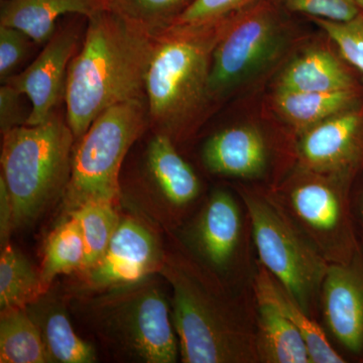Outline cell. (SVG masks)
Here are the masks:
<instances>
[{"label": "cell", "mask_w": 363, "mask_h": 363, "mask_svg": "<svg viewBox=\"0 0 363 363\" xmlns=\"http://www.w3.org/2000/svg\"><path fill=\"white\" fill-rule=\"evenodd\" d=\"M159 274L173 291L182 362L259 363L253 288L229 286L185 250L164 255Z\"/></svg>", "instance_id": "6da1fadb"}, {"label": "cell", "mask_w": 363, "mask_h": 363, "mask_svg": "<svg viewBox=\"0 0 363 363\" xmlns=\"http://www.w3.org/2000/svg\"><path fill=\"white\" fill-rule=\"evenodd\" d=\"M157 35L111 11L88 18L82 47L67 74L66 121L76 140L117 104L145 97Z\"/></svg>", "instance_id": "7a4b0ae2"}, {"label": "cell", "mask_w": 363, "mask_h": 363, "mask_svg": "<svg viewBox=\"0 0 363 363\" xmlns=\"http://www.w3.org/2000/svg\"><path fill=\"white\" fill-rule=\"evenodd\" d=\"M230 18L209 25L169 26L157 33L145 81L149 121L157 133L180 142L201 125L214 104L209 90L214 50Z\"/></svg>", "instance_id": "3957f363"}, {"label": "cell", "mask_w": 363, "mask_h": 363, "mask_svg": "<svg viewBox=\"0 0 363 363\" xmlns=\"http://www.w3.org/2000/svg\"><path fill=\"white\" fill-rule=\"evenodd\" d=\"M76 138L58 114L2 133L1 177L13 203V229L35 220L70 180Z\"/></svg>", "instance_id": "277c9868"}, {"label": "cell", "mask_w": 363, "mask_h": 363, "mask_svg": "<svg viewBox=\"0 0 363 363\" xmlns=\"http://www.w3.org/2000/svg\"><path fill=\"white\" fill-rule=\"evenodd\" d=\"M83 311L100 337L147 363H173L180 354L171 307L152 276L98 291Z\"/></svg>", "instance_id": "5b68a950"}, {"label": "cell", "mask_w": 363, "mask_h": 363, "mask_svg": "<svg viewBox=\"0 0 363 363\" xmlns=\"http://www.w3.org/2000/svg\"><path fill=\"white\" fill-rule=\"evenodd\" d=\"M231 186L247 205L259 264L308 314L319 320L320 293L330 264L306 238L272 189Z\"/></svg>", "instance_id": "8992f818"}, {"label": "cell", "mask_w": 363, "mask_h": 363, "mask_svg": "<svg viewBox=\"0 0 363 363\" xmlns=\"http://www.w3.org/2000/svg\"><path fill=\"white\" fill-rule=\"evenodd\" d=\"M147 123V98L117 104L95 119L74 150L64 194L69 213L86 203L117 202L123 160Z\"/></svg>", "instance_id": "52a82bcc"}, {"label": "cell", "mask_w": 363, "mask_h": 363, "mask_svg": "<svg viewBox=\"0 0 363 363\" xmlns=\"http://www.w3.org/2000/svg\"><path fill=\"white\" fill-rule=\"evenodd\" d=\"M352 186L296 164L274 193L329 264H347L360 250Z\"/></svg>", "instance_id": "ba28073f"}, {"label": "cell", "mask_w": 363, "mask_h": 363, "mask_svg": "<svg viewBox=\"0 0 363 363\" xmlns=\"http://www.w3.org/2000/svg\"><path fill=\"white\" fill-rule=\"evenodd\" d=\"M186 252L236 289L253 288L257 257L247 205L233 187L210 192L189 226Z\"/></svg>", "instance_id": "9c48e42d"}, {"label": "cell", "mask_w": 363, "mask_h": 363, "mask_svg": "<svg viewBox=\"0 0 363 363\" xmlns=\"http://www.w3.org/2000/svg\"><path fill=\"white\" fill-rule=\"evenodd\" d=\"M274 2L260 0L231 16L213 52L209 80L212 101L255 77L288 45L290 33Z\"/></svg>", "instance_id": "30bf717a"}, {"label": "cell", "mask_w": 363, "mask_h": 363, "mask_svg": "<svg viewBox=\"0 0 363 363\" xmlns=\"http://www.w3.org/2000/svg\"><path fill=\"white\" fill-rule=\"evenodd\" d=\"M201 160L208 173L231 185L274 190L297 164L296 138L283 130L269 133L255 123H236L205 140Z\"/></svg>", "instance_id": "8fae6325"}, {"label": "cell", "mask_w": 363, "mask_h": 363, "mask_svg": "<svg viewBox=\"0 0 363 363\" xmlns=\"http://www.w3.org/2000/svg\"><path fill=\"white\" fill-rule=\"evenodd\" d=\"M297 166L354 186L363 177V101L296 138Z\"/></svg>", "instance_id": "7c38bea8"}, {"label": "cell", "mask_w": 363, "mask_h": 363, "mask_svg": "<svg viewBox=\"0 0 363 363\" xmlns=\"http://www.w3.org/2000/svg\"><path fill=\"white\" fill-rule=\"evenodd\" d=\"M319 321L347 362L363 363V252L330 264L322 284Z\"/></svg>", "instance_id": "4fadbf2b"}, {"label": "cell", "mask_w": 363, "mask_h": 363, "mask_svg": "<svg viewBox=\"0 0 363 363\" xmlns=\"http://www.w3.org/2000/svg\"><path fill=\"white\" fill-rule=\"evenodd\" d=\"M164 257L147 227L135 219L124 218L104 257L82 272L83 278L93 291L133 283L159 272Z\"/></svg>", "instance_id": "5bb4252c"}, {"label": "cell", "mask_w": 363, "mask_h": 363, "mask_svg": "<svg viewBox=\"0 0 363 363\" xmlns=\"http://www.w3.org/2000/svg\"><path fill=\"white\" fill-rule=\"evenodd\" d=\"M79 40L77 28L65 26L57 30L37 59L4 82L30 99L32 111L26 125L45 123L54 113L60 99L65 97L67 74L77 52Z\"/></svg>", "instance_id": "9a60e30c"}, {"label": "cell", "mask_w": 363, "mask_h": 363, "mask_svg": "<svg viewBox=\"0 0 363 363\" xmlns=\"http://www.w3.org/2000/svg\"><path fill=\"white\" fill-rule=\"evenodd\" d=\"M362 87L363 76L334 44L305 48L286 64L274 83V91L284 92H336Z\"/></svg>", "instance_id": "2e32d148"}, {"label": "cell", "mask_w": 363, "mask_h": 363, "mask_svg": "<svg viewBox=\"0 0 363 363\" xmlns=\"http://www.w3.org/2000/svg\"><path fill=\"white\" fill-rule=\"evenodd\" d=\"M259 363H311L304 339L277 304L267 286L266 269L257 260L253 279Z\"/></svg>", "instance_id": "e0dca14e"}, {"label": "cell", "mask_w": 363, "mask_h": 363, "mask_svg": "<svg viewBox=\"0 0 363 363\" xmlns=\"http://www.w3.org/2000/svg\"><path fill=\"white\" fill-rule=\"evenodd\" d=\"M363 101V87L336 92L274 91L271 109L281 128L297 138L341 112Z\"/></svg>", "instance_id": "ac0fdd59"}, {"label": "cell", "mask_w": 363, "mask_h": 363, "mask_svg": "<svg viewBox=\"0 0 363 363\" xmlns=\"http://www.w3.org/2000/svg\"><path fill=\"white\" fill-rule=\"evenodd\" d=\"M147 166L162 197L177 211H187L201 197V180L179 154L171 136L155 135L147 145Z\"/></svg>", "instance_id": "d6986e66"}, {"label": "cell", "mask_w": 363, "mask_h": 363, "mask_svg": "<svg viewBox=\"0 0 363 363\" xmlns=\"http://www.w3.org/2000/svg\"><path fill=\"white\" fill-rule=\"evenodd\" d=\"M104 9V0H2L0 26L26 33L33 43L45 44L65 14L90 18Z\"/></svg>", "instance_id": "ffe728a7"}, {"label": "cell", "mask_w": 363, "mask_h": 363, "mask_svg": "<svg viewBox=\"0 0 363 363\" xmlns=\"http://www.w3.org/2000/svg\"><path fill=\"white\" fill-rule=\"evenodd\" d=\"M39 327L51 362L92 363L96 360L94 348L79 337L61 305L39 300L26 307Z\"/></svg>", "instance_id": "44dd1931"}, {"label": "cell", "mask_w": 363, "mask_h": 363, "mask_svg": "<svg viewBox=\"0 0 363 363\" xmlns=\"http://www.w3.org/2000/svg\"><path fill=\"white\" fill-rule=\"evenodd\" d=\"M0 362H51L39 327L26 308L0 313Z\"/></svg>", "instance_id": "7402d4cb"}, {"label": "cell", "mask_w": 363, "mask_h": 363, "mask_svg": "<svg viewBox=\"0 0 363 363\" xmlns=\"http://www.w3.org/2000/svg\"><path fill=\"white\" fill-rule=\"evenodd\" d=\"M48 293L40 271L13 245L2 247L0 257V309L26 308Z\"/></svg>", "instance_id": "603a6c76"}, {"label": "cell", "mask_w": 363, "mask_h": 363, "mask_svg": "<svg viewBox=\"0 0 363 363\" xmlns=\"http://www.w3.org/2000/svg\"><path fill=\"white\" fill-rule=\"evenodd\" d=\"M266 279L272 298L304 339L311 363H347L331 343L319 320L308 314L267 269Z\"/></svg>", "instance_id": "cb8c5ba5"}, {"label": "cell", "mask_w": 363, "mask_h": 363, "mask_svg": "<svg viewBox=\"0 0 363 363\" xmlns=\"http://www.w3.org/2000/svg\"><path fill=\"white\" fill-rule=\"evenodd\" d=\"M52 231L45 243L44 259L40 276L45 290L60 274L82 271L85 264L84 238L80 226L73 216Z\"/></svg>", "instance_id": "d4e9b609"}, {"label": "cell", "mask_w": 363, "mask_h": 363, "mask_svg": "<svg viewBox=\"0 0 363 363\" xmlns=\"http://www.w3.org/2000/svg\"><path fill=\"white\" fill-rule=\"evenodd\" d=\"M111 201L86 203L69 215L77 220L84 238L86 257L81 272L99 262L111 245L121 219L116 204Z\"/></svg>", "instance_id": "484cf974"}, {"label": "cell", "mask_w": 363, "mask_h": 363, "mask_svg": "<svg viewBox=\"0 0 363 363\" xmlns=\"http://www.w3.org/2000/svg\"><path fill=\"white\" fill-rule=\"evenodd\" d=\"M104 9L152 35L169 28L195 0H104Z\"/></svg>", "instance_id": "4316f807"}, {"label": "cell", "mask_w": 363, "mask_h": 363, "mask_svg": "<svg viewBox=\"0 0 363 363\" xmlns=\"http://www.w3.org/2000/svg\"><path fill=\"white\" fill-rule=\"evenodd\" d=\"M336 45L344 59L363 76V14L347 23L312 18Z\"/></svg>", "instance_id": "83f0119b"}, {"label": "cell", "mask_w": 363, "mask_h": 363, "mask_svg": "<svg viewBox=\"0 0 363 363\" xmlns=\"http://www.w3.org/2000/svg\"><path fill=\"white\" fill-rule=\"evenodd\" d=\"M260 0H195L169 26H196L217 23Z\"/></svg>", "instance_id": "f1b7e54d"}, {"label": "cell", "mask_w": 363, "mask_h": 363, "mask_svg": "<svg viewBox=\"0 0 363 363\" xmlns=\"http://www.w3.org/2000/svg\"><path fill=\"white\" fill-rule=\"evenodd\" d=\"M292 13L307 14L334 23H347L359 16L354 0H274Z\"/></svg>", "instance_id": "f546056e"}, {"label": "cell", "mask_w": 363, "mask_h": 363, "mask_svg": "<svg viewBox=\"0 0 363 363\" xmlns=\"http://www.w3.org/2000/svg\"><path fill=\"white\" fill-rule=\"evenodd\" d=\"M30 38L11 26H0V81L6 82L13 76L28 52Z\"/></svg>", "instance_id": "4dcf8cb0"}, {"label": "cell", "mask_w": 363, "mask_h": 363, "mask_svg": "<svg viewBox=\"0 0 363 363\" xmlns=\"http://www.w3.org/2000/svg\"><path fill=\"white\" fill-rule=\"evenodd\" d=\"M25 96L13 86L4 83L0 87V130L1 133L26 125L28 116L21 104V97Z\"/></svg>", "instance_id": "1f68e13d"}, {"label": "cell", "mask_w": 363, "mask_h": 363, "mask_svg": "<svg viewBox=\"0 0 363 363\" xmlns=\"http://www.w3.org/2000/svg\"><path fill=\"white\" fill-rule=\"evenodd\" d=\"M13 230V203L4 178L0 176V238L1 247L9 243V234Z\"/></svg>", "instance_id": "d6a6232c"}, {"label": "cell", "mask_w": 363, "mask_h": 363, "mask_svg": "<svg viewBox=\"0 0 363 363\" xmlns=\"http://www.w3.org/2000/svg\"><path fill=\"white\" fill-rule=\"evenodd\" d=\"M353 219L357 229L358 241L363 252V177L354 184L351 192Z\"/></svg>", "instance_id": "836d02e7"}, {"label": "cell", "mask_w": 363, "mask_h": 363, "mask_svg": "<svg viewBox=\"0 0 363 363\" xmlns=\"http://www.w3.org/2000/svg\"><path fill=\"white\" fill-rule=\"evenodd\" d=\"M354 1L358 9H359L360 13L363 14V0H354Z\"/></svg>", "instance_id": "e575fe53"}, {"label": "cell", "mask_w": 363, "mask_h": 363, "mask_svg": "<svg viewBox=\"0 0 363 363\" xmlns=\"http://www.w3.org/2000/svg\"><path fill=\"white\" fill-rule=\"evenodd\" d=\"M1 1H2V0H1Z\"/></svg>", "instance_id": "d590c367"}]
</instances>
